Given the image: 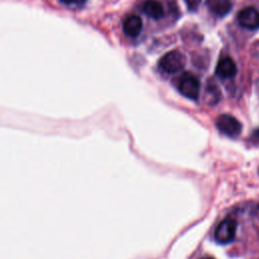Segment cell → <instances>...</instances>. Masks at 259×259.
<instances>
[{"mask_svg": "<svg viewBox=\"0 0 259 259\" xmlns=\"http://www.w3.org/2000/svg\"><path fill=\"white\" fill-rule=\"evenodd\" d=\"M185 57L179 51L173 50L166 53L159 61L160 68L170 74L177 73L178 71L182 70L185 66Z\"/></svg>", "mask_w": 259, "mask_h": 259, "instance_id": "obj_1", "label": "cell"}, {"mask_svg": "<svg viewBox=\"0 0 259 259\" xmlns=\"http://www.w3.org/2000/svg\"><path fill=\"white\" fill-rule=\"evenodd\" d=\"M220 95H221L220 89L215 85H210L206 88L205 96H206V100L208 103H210V104L217 103L220 99Z\"/></svg>", "mask_w": 259, "mask_h": 259, "instance_id": "obj_10", "label": "cell"}, {"mask_svg": "<svg viewBox=\"0 0 259 259\" xmlns=\"http://www.w3.org/2000/svg\"><path fill=\"white\" fill-rule=\"evenodd\" d=\"M217 128L228 137L235 138L242 131L241 122L231 114H221L215 120Z\"/></svg>", "mask_w": 259, "mask_h": 259, "instance_id": "obj_3", "label": "cell"}, {"mask_svg": "<svg viewBox=\"0 0 259 259\" xmlns=\"http://www.w3.org/2000/svg\"><path fill=\"white\" fill-rule=\"evenodd\" d=\"M238 21L245 28L255 29L259 27V12L253 7H246L238 13Z\"/></svg>", "mask_w": 259, "mask_h": 259, "instance_id": "obj_5", "label": "cell"}, {"mask_svg": "<svg viewBox=\"0 0 259 259\" xmlns=\"http://www.w3.org/2000/svg\"><path fill=\"white\" fill-rule=\"evenodd\" d=\"M236 231H237L236 221L231 218H227L223 220L217 227L214 231V239L217 240V242L221 244L231 243L236 236Z\"/></svg>", "mask_w": 259, "mask_h": 259, "instance_id": "obj_4", "label": "cell"}, {"mask_svg": "<svg viewBox=\"0 0 259 259\" xmlns=\"http://www.w3.org/2000/svg\"><path fill=\"white\" fill-rule=\"evenodd\" d=\"M204 259H212V258H204Z\"/></svg>", "mask_w": 259, "mask_h": 259, "instance_id": "obj_14", "label": "cell"}, {"mask_svg": "<svg viewBox=\"0 0 259 259\" xmlns=\"http://www.w3.org/2000/svg\"><path fill=\"white\" fill-rule=\"evenodd\" d=\"M178 90L179 92L192 100L198 98L199 90H200V83L197 77L190 73H185L181 76L179 83H178Z\"/></svg>", "mask_w": 259, "mask_h": 259, "instance_id": "obj_2", "label": "cell"}, {"mask_svg": "<svg viewBox=\"0 0 259 259\" xmlns=\"http://www.w3.org/2000/svg\"><path fill=\"white\" fill-rule=\"evenodd\" d=\"M215 73L219 77L223 79H229L234 77L237 73V67L235 62L229 57L222 58L217 65Z\"/></svg>", "mask_w": 259, "mask_h": 259, "instance_id": "obj_6", "label": "cell"}, {"mask_svg": "<svg viewBox=\"0 0 259 259\" xmlns=\"http://www.w3.org/2000/svg\"><path fill=\"white\" fill-rule=\"evenodd\" d=\"M142 8L144 13L153 19H160L164 15V8L157 0H146Z\"/></svg>", "mask_w": 259, "mask_h": 259, "instance_id": "obj_8", "label": "cell"}, {"mask_svg": "<svg viewBox=\"0 0 259 259\" xmlns=\"http://www.w3.org/2000/svg\"><path fill=\"white\" fill-rule=\"evenodd\" d=\"M143 28V21L139 15L127 16L122 24L123 32L131 37L138 36Z\"/></svg>", "mask_w": 259, "mask_h": 259, "instance_id": "obj_7", "label": "cell"}, {"mask_svg": "<svg viewBox=\"0 0 259 259\" xmlns=\"http://www.w3.org/2000/svg\"><path fill=\"white\" fill-rule=\"evenodd\" d=\"M63 3H66V4H71L73 2H77V0H61Z\"/></svg>", "mask_w": 259, "mask_h": 259, "instance_id": "obj_13", "label": "cell"}, {"mask_svg": "<svg viewBox=\"0 0 259 259\" xmlns=\"http://www.w3.org/2000/svg\"><path fill=\"white\" fill-rule=\"evenodd\" d=\"M189 10H196V8L199 6L201 0H184Z\"/></svg>", "mask_w": 259, "mask_h": 259, "instance_id": "obj_11", "label": "cell"}, {"mask_svg": "<svg viewBox=\"0 0 259 259\" xmlns=\"http://www.w3.org/2000/svg\"><path fill=\"white\" fill-rule=\"evenodd\" d=\"M206 5L213 14L219 16H225L232 9L230 0H207Z\"/></svg>", "mask_w": 259, "mask_h": 259, "instance_id": "obj_9", "label": "cell"}, {"mask_svg": "<svg viewBox=\"0 0 259 259\" xmlns=\"http://www.w3.org/2000/svg\"><path fill=\"white\" fill-rule=\"evenodd\" d=\"M253 138H254V140L259 141V128H256V130L253 132Z\"/></svg>", "mask_w": 259, "mask_h": 259, "instance_id": "obj_12", "label": "cell"}]
</instances>
